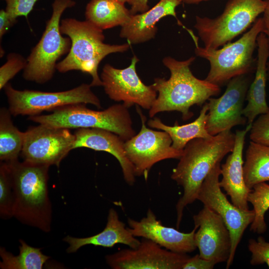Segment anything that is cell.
I'll use <instances>...</instances> for the list:
<instances>
[{
  "label": "cell",
  "mask_w": 269,
  "mask_h": 269,
  "mask_svg": "<svg viewBox=\"0 0 269 269\" xmlns=\"http://www.w3.org/2000/svg\"><path fill=\"white\" fill-rule=\"evenodd\" d=\"M235 140V134L228 130L208 138L193 139L185 145L171 175L183 189V194L176 205L177 228L185 207L197 200L204 179L214 167L232 151Z\"/></svg>",
  "instance_id": "obj_1"
},
{
  "label": "cell",
  "mask_w": 269,
  "mask_h": 269,
  "mask_svg": "<svg viewBox=\"0 0 269 269\" xmlns=\"http://www.w3.org/2000/svg\"><path fill=\"white\" fill-rule=\"evenodd\" d=\"M195 60L193 56L184 61L169 56L163 59L170 76L167 80L154 79L152 86L158 95L149 110V117L159 112L178 111L183 120H188L193 116L190 111L192 106H203L210 98L220 93V86L194 76L190 66Z\"/></svg>",
  "instance_id": "obj_2"
},
{
  "label": "cell",
  "mask_w": 269,
  "mask_h": 269,
  "mask_svg": "<svg viewBox=\"0 0 269 269\" xmlns=\"http://www.w3.org/2000/svg\"><path fill=\"white\" fill-rule=\"evenodd\" d=\"M5 162L12 179L13 217L23 224L50 232L52 210L48 188L49 166L18 159Z\"/></svg>",
  "instance_id": "obj_3"
},
{
  "label": "cell",
  "mask_w": 269,
  "mask_h": 269,
  "mask_svg": "<svg viewBox=\"0 0 269 269\" xmlns=\"http://www.w3.org/2000/svg\"><path fill=\"white\" fill-rule=\"evenodd\" d=\"M60 30L71 41V48L66 57L57 64L60 73L78 70L92 76L91 87L103 86L98 69L101 61L107 55L124 52L130 48V43L111 45L104 42L102 29L90 22L67 18L61 20Z\"/></svg>",
  "instance_id": "obj_4"
},
{
  "label": "cell",
  "mask_w": 269,
  "mask_h": 269,
  "mask_svg": "<svg viewBox=\"0 0 269 269\" xmlns=\"http://www.w3.org/2000/svg\"><path fill=\"white\" fill-rule=\"evenodd\" d=\"M28 119L55 128L104 129L117 134L125 141L135 135L128 108L124 104H115L101 111L88 109L85 104L67 105L48 115L29 116Z\"/></svg>",
  "instance_id": "obj_5"
},
{
  "label": "cell",
  "mask_w": 269,
  "mask_h": 269,
  "mask_svg": "<svg viewBox=\"0 0 269 269\" xmlns=\"http://www.w3.org/2000/svg\"><path fill=\"white\" fill-rule=\"evenodd\" d=\"M263 30V19L260 17L240 38L221 48L207 49L195 44V54L210 63V70L205 79L220 87L234 77L249 74L253 69L257 38Z\"/></svg>",
  "instance_id": "obj_6"
},
{
  "label": "cell",
  "mask_w": 269,
  "mask_h": 269,
  "mask_svg": "<svg viewBox=\"0 0 269 269\" xmlns=\"http://www.w3.org/2000/svg\"><path fill=\"white\" fill-rule=\"evenodd\" d=\"M75 4L73 0H54L53 2L52 15L46 22L45 30L26 59L27 64L23 73L26 80L38 84L49 81L56 69L57 61L69 53L71 41L69 37L62 35L60 19L63 12Z\"/></svg>",
  "instance_id": "obj_7"
},
{
  "label": "cell",
  "mask_w": 269,
  "mask_h": 269,
  "mask_svg": "<svg viewBox=\"0 0 269 269\" xmlns=\"http://www.w3.org/2000/svg\"><path fill=\"white\" fill-rule=\"evenodd\" d=\"M266 6V0H229L215 18L196 16L194 28L205 48L218 49L252 26Z\"/></svg>",
  "instance_id": "obj_8"
},
{
  "label": "cell",
  "mask_w": 269,
  "mask_h": 269,
  "mask_svg": "<svg viewBox=\"0 0 269 269\" xmlns=\"http://www.w3.org/2000/svg\"><path fill=\"white\" fill-rule=\"evenodd\" d=\"M89 84H82L73 89L61 92H45L36 90H18L9 82L4 90L8 103V110L14 116L40 115L65 106L90 104L101 108L98 97Z\"/></svg>",
  "instance_id": "obj_9"
},
{
  "label": "cell",
  "mask_w": 269,
  "mask_h": 269,
  "mask_svg": "<svg viewBox=\"0 0 269 269\" xmlns=\"http://www.w3.org/2000/svg\"><path fill=\"white\" fill-rule=\"evenodd\" d=\"M220 175L221 162L214 167L204 179L197 200L220 215L230 232L231 248L226 262V269H229L245 230L254 221L255 212L253 210L241 209L229 201L219 184Z\"/></svg>",
  "instance_id": "obj_10"
},
{
  "label": "cell",
  "mask_w": 269,
  "mask_h": 269,
  "mask_svg": "<svg viewBox=\"0 0 269 269\" xmlns=\"http://www.w3.org/2000/svg\"><path fill=\"white\" fill-rule=\"evenodd\" d=\"M136 106V112L141 121V127L138 134L125 141L126 155L133 165L135 176H143L147 179L148 174L153 165L167 159H179L183 150L172 146V141L165 131H156L147 128L146 118Z\"/></svg>",
  "instance_id": "obj_11"
},
{
  "label": "cell",
  "mask_w": 269,
  "mask_h": 269,
  "mask_svg": "<svg viewBox=\"0 0 269 269\" xmlns=\"http://www.w3.org/2000/svg\"><path fill=\"white\" fill-rule=\"evenodd\" d=\"M75 140L74 134L68 129L39 124L24 132L20 155L24 161L58 167L73 149Z\"/></svg>",
  "instance_id": "obj_12"
},
{
  "label": "cell",
  "mask_w": 269,
  "mask_h": 269,
  "mask_svg": "<svg viewBox=\"0 0 269 269\" xmlns=\"http://www.w3.org/2000/svg\"><path fill=\"white\" fill-rule=\"evenodd\" d=\"M139 61L134 55L127 68L118 69L109 64L105 65L101 74L106 94L116 102L123 101L128 108L134 104L149 110L156 99L157 92L152 87L145 85L136 72Z\"/></svg>",
  "instance_id": "obj_13"
},
{
  "label": "cell",
  "mask_w": 269,
  "mask_h": 269,
  "mask_svg": "<svg viewBox=\"0 0 269 269\" xmlns=\"http://www.w3.org/2000/svg\"><path fill=\"white\" fill-rule=\"evenodd\" d=\"M250 85L248 74L234 77L227 83L221 96L208 100L206 128L210 135H216L247 123L243 110Z\"/></svg>",
  "instance_id": "obj_14"
},
{
  "label": "cell",
  "mask_w": 269,
  "mask_h": 269,
  "mask_svg": "<svg viewBox=\"0 0 269 269\" xmlns=\"http://www.w3.org/2000/svg\"><path fill=\"white\" fill-rule=\"evenodd\" d=\"M189 257L163 249L143 238L136 248L119 251L105 257L113 269H181Z\"/></svg>",
  "instance_id": "obj_15"
},
{
  "label": "cell",
  "mask_w": 269,
  "mask_h": 269,
  "mask_svg": "<svg viewBox=\"0 0 269 269\" xmlns=\"http://www.w3.org/2000/svg\"><path fill=\"white\" fill-rule=\"evenodd\" d=\"M193 219L194 227L199 228L195 232L194 240L200 257L215 264L227 262L230 254L231 240L221 216L204 205Z\"/></svg>",
  "instance_id": "obj_16"
},
{
  "label": "cell",
  "mask_w": 269,
  "mask_h": 269,
  "mask_svg": "<svg viewBox=\"0 0 269 269\" xmlns=\"http://www.w3.org/2000/svg\"><path fill=\"white\" fill-rule=\"evenodd\" d=\"M128 223V229L134 237L150 240L170 251L186 254L193 252L197 248L194 240L197 227H194L190 233H185L164 226L157 220L150 209L148 210L146 216L140 221L129 218Z\"/></svg>",
  "instance_id": "obj_17"
},
{
  "label": "cell",
  "mask_w": 269,
  "mask_h": 269,
  "mask_svg": "<svg viewBox=\"0 0 269 269\" xmlns=\"http://www.w3.org/2000/svg\"><path fill=\"white\" fill-rule=\"evenodd\" d=\"M252 125H247L245 130L236 131L234 148L221 165L220 187L230 197L232 203L243 210L249 209L248 196L252 190L245 183L243 158L245 137Z\"/></svg>",
  "instance_id": "obj_18"
},
{
  "label": "cell",
  "mask_w": 269,
  "mask_h": 269,
  "mask_svg": "<svg viewBox=\"0 0 269 269\" xmlns=\"http://www.w3.org/2000/svg\"><path fill=\"white\" fill-rule=\"evenodd\" d=\"M74 134L73 149L86 147L111 154L120 163L126 182L134 185L135 181L134 167L126 155L125 141L119 135L106 130L93 128L78 129Z\"/></svg>",
  "instance_id": "obj_19"
},
{
  "label": "cell",
  "mask_w": 269,
  "mask_h": 269,
  "mask_svg": "<svg viewBox=\"0 0 269 269\" xmlns=\"http://www.w3.org/2000/svg\"><path fill=\"white\" fill-rule=\"evenodd\" d=\"M181 3L180 0H160L148 10L132 15L129 21L122 26L120 36L126 38L131 44L148 41L156 35L157 22L168 15L173 16L179 24L183 25L177 18L175 11L176 7Z\"/></svg>",
  "instance_id": "obj_20"
},
{
  "label": "cell",
  "mask_w": 269,
  "mask_h": 269,
  "mask_svg": "<svg viewBox=\"0 0 269 269\" xmlns=\"http://www.w3.org/2000/svg\"><path fill=\"white\" fill-rule=\"evenodd\" d=\"M257 42L258 58L255 76L248 90L246 98L248 103L243 110V115L247 120V125H252L257 116L267 113L269 110L266 91L269 43L263 32L260 33Z\"/></svg>",
  "instance_id": "obj_21"
},
{
  "label": "cell",
  "mask_w": 269,
  "mask_h": 269,
  "mask_svg": "<svg viewBox=\"0 0 269 269\" xmlns=\"http://www.w3.org/2000/svg\"><path fill=\"white\" fill-rule=\"evenodd\" d=\"M63 241L69 245L66 252L69 254L75 253L88 245L112 248L116 244H122L134 249L140 243L125 227V224L119 219L117 211L113 208L109 211L106 226L101 232L86 238L67 236Z\"/></svg>",
  "instance_id": "obj_22"
},
{
  "label": "cell",
  "mask_w": 269,
  "mask_h": 269,
  "mask_svg": "<svg viewBox=\"0 0 269 269\" xmlns=\"http://www.w3.org/2000/svg\"><path fill=\"white\" fill-rule=\"evenodd\" d=\"M208 111V105L206 102L202 106L197 118L189 124L180 126L176 122L174 126H169L163 124L159 118L154 117L148 121L147 125L166 132L172 139V146L178 150H183L187 143L193 139L212 136L206 128Z\"/></svg>",
  "instance_id": "obj_23"
},
{
  "label": "cell",
  "mask_w": 269,
  "mask_h": 269,
  "mask_svg": "<svg viewBox=\"0 0 269 269\" xmlns=\"http://www.w3.org/2000/svg\"><path fill=\"white\" fill-rule=\"evenodd\" d=\"M125 4L118 0H91L86 7V20L102 30L123 26L132 15Z\"/></svg>",
  "instance_id": "obj_24"
},
{
  "label": "cell",
  "mask_w": 269,
  "mask_h": 269,
  "mask_svg": "<svg viewBox=\"0 0 269 269\" xmlns=\"http://www.w3.org/2000/svg\"><path fill=\"white\" fill-rule=\"evenodd\" d=\"M243 166L245 183L252 189L254 185L269 181V146L250 142Z\"/></svg>",
  "instance_id": "obj_25"
},
{
  "label": "cell",
  "mask_w": 269,
  "mask_h": 269,
  "mask_svg": "<svg viewBox=\"0 0 269 269\" xmlns=\"http://www.w3.org/2000/svg\"><path fill=\"white\" fill-rule=\"evenodd\" d=\"M8 109L0 110V160L10 162L18 159L23 143L24 132L12 123Z\"/></svg>",
  "instance_id": "obj_26"
},
{
  "label": "cell",
  "mask_w": 269,
  "mask_h": 269,
  "mask_svg": "<svg viewBox=\"0 0 269 269\" xmlns=\"http://www.w3.org/2000/svg\"><path fill=\"white\" fill-rule=\"evenodd\" d=\"M19 254L14 256L4 247L0 248V268L1 269H41L50 259L43 254L41 248L28 245L23 240H19Z\"/></svg>",
  "instance_id": "obj_27"
},
{
  "label": "cell",
  "mask_w": 269,
  "mask_h": 269,
  "mask_svg": "<svg viewBox=\"0 0 269 269\" xmlns=\"http://www.w3.org/2000/svg\"><path fill=\"white\" fill-rule=\"evenodd\" d=\"M248 201L253 205L255 212L250 230L258 234L264 233L267 228L265 214L269 209V184L261 182L254 185L249 193Z\"/></svg>",
  "instance_id": "obj_28"
},
{
  "label": "cell",
  "mask_w": 269,
  "mask_h": 269,
  "mask_svg": "<svg viewBox=\"0 0 269 269\" xmlns=\"http://www.w3.org/2000/svg\"><path fill=\"white\" fill-rule=\"evenodd\" d=\"M13 193L12 179L7 163L0 165V216L7 220L13 217Z\"/></svg>",
  "instance_id": "obj_29"
},
{
  "label": "cell",
  "mask_w": 269,
  "mask_h": 269,
  "mask_svg": "<svg viewBox=\"0 0 269 269\" xmlns=\"http://www.w3.org/2000/svg\"><path fill=\"white\" fill-rule=\"evenodd\" d=\"M27 64V59L15 53H9L6 62L0 68V89H2Z\"/></svg>",
  "instance_id": "obj_30"
},
{
  "label": "cell",
  "mask_w": 269,
  "mask_h": 269,
  "mask_svg": "<svg viewBox=\"0 0 269 269\" xmlns=\"http://www.w3.org/2000/svg\"><path fill=\"white\" fill-rule=\"evenodd\" d=\"M250 131L251 141L269 146V110L254 121Z\"/></svg>",
  "instance_id": "obj_31"
},
{
  "label": "cell",
  "mask_w": 269,
  "mask_h": 269,
  "mask_svg": "<svg viewBox=\"0 0 269 269\" xmlns=\"http://www.w3.org/2000/svg\"><path fill=\"white\" fill-rule=\"evenodd\" d=\"M248 249L252 254L250 263L255 266L266 264L269 268V242L260 236L257 240H249Z\"/></svg>",
  "instance_id": "obj_32"
},
{
  "label": "cell",
  "mask_w": 269,
  "mask_h": 269,
  "mask_svg": "<svg viewBox=\"0 0 269 269\" xmlns=\"http://www.w3.org/2000/svg\"><path fill=\"white\" fill-rule=\"evenodd\" d=\"M4 0L6 2L5 10L11 18L16 19V18L20 16H24L27 18L38 0Z\"/></svg>",
  "instance_id": "obj_33"
},
{
  "label": "cell",
  "mask_w": 269,
  "mask_h": 269,
  "mask_svg": "<svg viewBox=\"0 0 269 269\" xmlns=\"http://www.w3.org/2000/svg\"><path fill=\"white\" fill-rule=\"evenodd\" d=\"M215 265L214 262L203 259L199 254H197L189 257L182 269H212Z\"/></svg>",
  "instance_id": "obj_34"
},
{
  "label": "cell",
  "mask_w": 269,
  "mask_h": 269,
  "mask_svg": "<svg viewBox=\"0 0 269 269\" xmlns=\"http://www.w3.org/2000/svg\"><path fill=\"white\" fill-rule=\"evenodd\" d=\"M16 19H14L9 15L5 9L0 10V41L3 36L16 22Z\"/></svg>",
  "instance_id": "obj_35"
},
{
  "label": "cell",
  "mask_w": 269,
  "mask_h": 269,
  "mask_svg": "<svg viewBox=\"0 0 269 269\" xmlns=\"http://www.w3.org/2000/svg\"><path fill=\"white\" fill-rule=\"evenodd\" d=\"M148 0H129L127 3L131 5V13L133 15L137 13H142L149 9Z\"/></svg>",
  "instance_id": "obj_36"
},
{
  "label": "cell",
  "mask_w": 269,
  "mask_h": 269,
  "mask_svg": "<svg viewBox=\"0 0 269 269\" xmlns=\"http://www.w3.org/2000/svg\"><path fill=\"white\" fill-rule=\"evenodd\" d=\"M267 6L263 13L262 17L263 21V30L269 41V0H266ZM267 76L268 79L269 80V59L267 63Z\"/></svg>",
  "instance_id": "obj_37"
},
{
  "label": "cell",
  "mask_w": 269,
  "mask_h": 269,
  "mask_svg": "<svg viewBox=\"0 0 269 269\" xmlns=\"http://www.w3.org/2000/svg\"><path fill=\"white\" fill-rule=\"evenodd\" d=\"M181 2L186 4H198L202 1H206L209 0H180Z\"/></svg>",
  "instance_id": "obj_38"
},
{
  "label": "cell",
  "mask_w": 269,
  "mask_h": 269,
  "mask_svg": "<svg viewBox=\"0 0 269 269\" xmlns=\"http://www.w3.org/2000/svg\"><path fill=\"white\" fill-rule=\"evenodd\" d=\"M118 0L125 3L126 2H128L129 0Z\"/></svg>",
  "instance_id": "obj_39"
}]
</instances>
